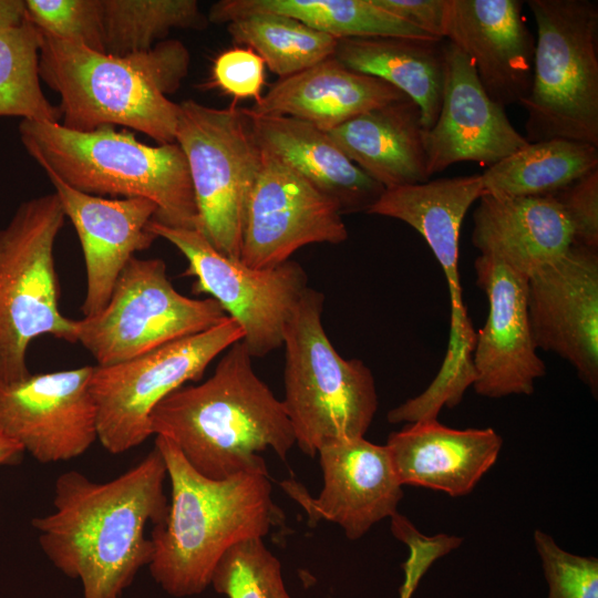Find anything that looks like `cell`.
I'll list each match as a JSON object with an SVG mask.
<instances>
[{
  "mask_svg": "<svg viewBox=\"0 0 598 598\" xmlns=\"http://www.w3.org/2000/svg\"><path fill=\"white\" fill-rule=\"evenodd\" d=\"M421 110L409 97L367 111L328 132L384 189L427 182Z\"/></svg>",
  "mask_w": 598,
  "mask_h": 598,
  "instance_id": "26",
  "label": "cell"
},
{
  "mask_svg": "<svg viewBox=\"0 0 598 598\" xmlns=\"http://www.w3.org/2000/svg\"><path fill=\"white\" fill-rule=\"evenodd\" d=\"M598 168V146L553 138L528 143L481 174L484 194L550 196Z\"/></svg>",
  "mask_w": 598,
  "mask_h": 598,
  "instance_id": "29",
  "label": "cell"
},
{
  "mask_svg": "<svg viewBox=\"0 0 598 598\" xmlns=\"http://www.w3.org/2000/svg\"><path fill=\"white\" fill-rule=\"evenodd\" d=\"M375 6L411 25L444 40L448 0H372Z\"/></svg>",
  "mask_w": 598,
  "mask_h": 598,
  "instance_id": "38",
  "label": "cell"
},
{
  "mask_svg": "<svg viewBox=\"0 0 598 598\" xmlns=\"http://www.w3.org/2000/svg\"><path fill=\"white\" fill-rule=\"evenodd\" d=\"M406 97L391 84L353 71L331 56L279 78L247 110L258 115L291 116L328 133L367 111Z\"/></svg>",
  "mask_w": 598,
  "mask_h": 598,
  "instance_id": "23",
  "label": "cell"
},
{
  "mask_svg": "<svg viewBox=\"0 0 598 598\" xmlns=\"http://www.w3.org/2000/svg\"><path fill=\"white\" fill-rule=\"evenodd\" d=\"M323 487L317 498L293 480L280 485L306 512L308 524L326 519L357 540L386 517L396 514L403 497L385 445L364 437L342 440L318 452Z\"/></svg>",
  "mask_w": 598,
  "mask_h": 598,
  "instance_id": "16",
  "label": "cell"
},
{
  "mask_svg": "<svg viewBox=\"0 0 598 598\" xmlns=\"http://www.w3.org/2000/svg\"><path fill=\"white\" fill-rule=\"evenodd\" d=\"M251 359L237 341L207 380L175 390L151 414L152 433L169 439L208 478L269 476L259 453L271 448L286 461L296 444L282 401L256 374Z\"/></svg>",
  "mask_w": 598,
  "mask_h": 598,
  "instance_id": "2",
  "label": "cell"
},
{
  "mask_svg": "<svg viewBox=\"0 0 598 598\" xmlns=\"http://www.w3.org/2000/svg\"><path fill=\"white\" fill-rule=\"evenodd\" d=\"M342 215L336 199L262 152L239 260L251 268L267 269L290 260L303 246L341 244L348 238Z\"/></svg>",
  "mask_w": 598,
  "mask_h": 598,
  "instance_id": "13",
  "label": "cell"
},
{
  "mask_svg": "<svg viewBox=\"0 0 598 598\" xmlns=\"http://www.w3.org/2000/svg\"><path fill=\"white\" fill-rule=\"evenodd\" d=\"M472 244L528 278L573 245L567 215L554 195L497 197L483 194L473 213Z\"/></svg>",
  "mask_w": 598,
  "mask_h": 598,
  "instance_id": "22",
  "label": "cell"
},
{
  "mask_svg": "<svg viewBox=\"0 0 598 598\" xmlns=\"http://www.w3.org/2000/svg\"><path fill=\"white\" fill-rule=\"evenodd\" d=\"M483 194L481 174L439 178L386 188L367 210L402 220L424 238L445 276L454 319L467 312L458 270L461 226Z\"/></svg>",
  "mask_w": 598,
  "mask_h": 598,
  "instance_id": "24",
  "label": "cell"
},
{
  "mask_svg": "<svg viewBox=\"0 0 598 598\" xmlns=\"http://www.w3.org/2000/svg\"><path fill=\"white\" fill-rule=\"evenodd\" d=\"M105 53L151 50L172 29L202 30L208 19L196 0H101Z\"/></svg>",
  "mask_w": 598,
  "mask_h": 598,
  "instance_id": "30",
  "label": "cell"
},
{
  "mask_svg": "<svg viewBox=\"0 0 598 598\" xmlns=\"http://www.w3.org/2000/svg\"><path fill=\"white\" fill-rule=\"evenodd\" d=\"M476 283L488 300V315L475 336L473 388L482 396L530 395L546 373L537 354L527 312V278L478 256Z\"/></svg>",
  "mask_w": 598,
  "mask_h": 598,
  "instance_id": "17",
  "label": "cell"
},
{
  "mask_svg": "<svg viewBox=\"0 0 598 598\" xmlns=\"http://www.w3.org/2000/svg\"><path fill=\"white\" fill-rule=\"evenodd\" d=\"M443 50L442 104L433 126L423 132L430 177L460 162L489 167L528 144L486 94L472 61L448 41Z\"/></svg>",
  "mask_w": 598,
  "mask_h": 598,
  "instance_id": "18",
  "label": "cell"
},
{
  "mask_svg": "<svg viewBox=\"0 0 598 598\" xmlns=\"http://www.w3.org/2000/svg\"><path fill=\"white\" fill-rule=\"evenodd\" d=\"M520 0H448L444 39L473 63L486 94L502 107L528 96L536 40Z\"/></svg>",
  "mask_w": 598,
  "mask_h": 598,
  "instance_id": "19",
  "label": "cell"
},
{
  "mask_svg": "<svg viewBox=\"0 0 598 598\" xmlns=\"http://www.w3.org/2000/svg\"><path fill=\"white\" fill-rule=\"evenodd\" d=\"M571 226L573 245L598 249V168L554 195Z\"/></svg>",
  "mask_w": 598,
  "mask_h": 598,
  "instance_id": "36",
  "label": "cell"
},
{
  "mask_svg": "<svg viewBox=\"0 0 598 598\" xmlns=\"http://www.w3.org/2000/svg\"><path fill=\"white\" fill-rule=\"evenodd\" d=\"M324 297L308 288L285 331V410L296 444L313 457L332 442L364 437L378 410L371 370L342 358L321 321Z\"/></svg>",
  "mask_w": 598,
  "mask_h": 598,
  "instance_id": "6",
  "label": "cell"
},
{
  "mask_svg": "<svg viewBox=\"0 0 598 598\" xmlns=\"http://www.w3.org/2000/svg\"><path fill=\"white\" fill-rule=\"evenodd\" d=\"M65 215L55 193L22 202L0 229V383L28 378L31 341L76 343V320L60 311L54 245Z\"/></svg>",
  "mask_w": 598,
  "mask_h": 598,
  "instance_id": "7",
  "label": "cell"
},
{
  "mask_svg": "<svg viewBox=\"0 0 598 598\" xmlns=\"http://www.w3.org/2000/svg\"><path fill=\"white\" fill-rule=\"evenodd\" d=\"M40 47L41 33L28 18L0 22V116L60 122L59 107L41 89Z\"/></svg>",
  "mask_w": 598,
  "mask_h": 598,
  "instance_id": "32",
  "label": "cell"
},
{
  "mask_svg": "<svg viewBox=\"0 0 598 598\" xmlns=\"http://www.w3.org/2000/svg\"><path fill=\"white\" fill-rule=\"evenodd\" d=\"M234 42L255 51L268 69L286 78L333 56L338 39L282 14L261 13L227 24Z\"/></svg>",
  "mask_w": 598,
  "mask_h": 598,
  "instance_id": "31",
  "label": "cell"
},
{
  "mask_svg": "<svg viewBox=\"0 0 598 598\" xmlns=\"http://www.w3.org/2000/svg\"><path fill=\"white\" fill-rule=\"evenodd\" d=\"M244 110L260 150L336 199L343 214L367 213L383 193L384 188L353 164L327 132L291 116Z\"/></svg>",
  "mask_w": 598,
  "mask_h": 598,
  "instance_id": "25",
  "label": "cell"
},
{
  "mask_svg": "<svg viewBox=\"0 0 598 598\" xmlns=\"http://www.w3.org/2000/svg\"><path fill=\"white\" fill-rule=\"evenodd\" d=\"M261 13L290 17L338 40L362 37L437 40L382 10L372 0H220L210 7L207 19L228 24Z\"/></svg>",
  "mask_w": 598,
  "mask_h": 598,
  "instance_id": "28",
  "label": "cell"
},
{
  "mask_svg": "<svg viewBox=\"0 0 598 598\" xmlns=\"http://www.w3.org/2000/svg\"><path fill=\"white\" fill-rule=\"evenodd\" d=\"M537 38L532 89L522 102L528 143L564 138L598 146V6L529 0Z\"/></svg>",
  "mask_w": 598,
  "mask_h": 598,
  "instance_id": "8",
  "label": "cell"
},
{
  "mask_svg": "<svg viewBox=\"0 0 598 598\" xmlns=\"http://www.w3.org/2000/svg\"><path fill=\"white\" fill-rule=\"evenodd\" d=\"M444 40L401 37L344 38L333 53L344 66L400 90L421 110L424 131L439 115L444 82Z\"/></svg>",
  "mask_w": 598,
  "mask_h": 598,
  "instance_id": "27",
  "label": "cell"
},
{
  "mask_svg": "<svg viewBox=\"0 0 598 598\" xmlns=\"http://www.w3.org/2000/svg\"><path fill=\"white\" fill-rule=\"evenodd\" d=\"M93 365L0 383V431L40 463L70 461L97 440Z\"/></svg>",
  "mask_w": 598,
  "mask_h": 598,
  "instance_id": "14",
  "label": "cell"
},
{
  "mask_svg": "<svg viewBox=\"0 0 598 598\" xmlns=\"http://www.w3.org/2000/svg\"><path fill=\"white\" fill-rule=\"evenodd\" d=\"M534 543L548 584L547 598H598V559L574 555L535 530Z\"/></svg>",
  "mask_w": 598,
  "mask_h": 598,
  "instance_id": "35",
  "label": "cell"
},
{
  "mask_svg": "<svg viewBox=\"0 0 598 598\" xmlns=\"http://www.w3.org/2000/svg\"><path fill=\"white\" fill-rule=\"evenodd\" d=\"M527 312L536 348L570 363L598 392V254L571 245L527 278Z\"/></svg>",
  "mask_w": 598,
  "mask_h": 598,
  "instance_id": "15",
  "label": "cell"
},
{
  "mask_svg": "<svg viewBox=\"0 0 598 598\" xmlns=\"http://www.w3.org/2000/svg\"><path fill=\"white\" fill-rule=\"evenodd\" d=\"M166 464L154 448L135 466L106 483L78 471L59 475L53 512L31 520L48 559L66 577L80 579L83 598H120L138 570L150 565L148 523L168 513Z\"/></svg>",
  "mask_w": 598,
  "mask_h": 598,
  "instance_id": "1",
  "label": "cell"
},
{
  "mask_svg": "<svg viewBox=\"0 0 598 598\" xmlns=\"http://www.w3.org/2000/svg\"><path fill=\"white\" fill-rule=\"evenodd\" d=\"M54 187L65 218L80 239L86 274V291L81 311L99 313L107 305L114 285L134 254L156 239L150 231L157 206L150 199L104 198L80 192L43 169Z\"/></svg>",
  "mask_w": 598,
  "mask_h": 598,
  "instance_id": "20",
  "label": "cell"
},
{
  "mask_svg": "<svg viewBox=\"0 0 598 598\" xmlns=\"http://www.w3.org/2000/svg\"><path fill=\"white\" fill-rule=\"evenodd\" d=\"M148 228L186 258L184 275L195 277L194 291L209 295L237 321L244 331L241 342L252 358L283 344L287 323L309 288L298 262L256 269L218 251L197 229L169 227L154 219Z\"/></svg>",
  "mask_w": 598,
  "mask_h": 598,
  "instance_id": "12",
  "label": "cell"
},
{
  "mask_svg": "<svg viewBox=\"0 0 598 598\" xmlns=\"http://www.w3.org/2000/svg\"><path fill=\"white\" fill-rule=\"evenodd\" d=\"M210 585L227 598H291L281 564L262 538L246 539L230 547L217 563Z\"/></svg>",
  "mask_w": 598,
  "mask_h": 598,
  "instance_id": "33",
  "label": "cell"
},
{
  "mask_svg": "<svg viewBox=\"0 0 598 598\" xmlns=\"http://www.w3.org/2000/svg\"><path fill=\"white\" fill-rule=\"evenodd\" d=\"M166 464L171 502L151 533L153 579L177 598L202 594L223 555L234 545L264 538L283 523L269 476L237 474L212 480L195 471L177 446L156 435Z\"/></svg>",
  "mask_w": 598,
  "mask_h": 598,
  "instance_id": "3",
  "label": "cell"
},
{
  "mask_svg": "<svg viewBox=\"0 0 598 598\" xmlns=\"http://www.w3.org/2000/svg\"><path fill=\"white\" fill-rule=\"evenodd\" d=\"M265 62L249 48H233L220 53L213 66L217 86L234 99L261 96L265 84Z\"/></svg>",
  "mask_w": 598,
  "mask_h": 598,
  "instance_id": "37",
  "label": "cell"
},
{
  "mask_svg": "<svg viewBox=\"0 0 598 598\" xmlns=\"http://www.w3.org/2000/svg\"><path fill=\"white\" fill-rule=\"evenodd\" d=\"M25 7L41 33L105 53L101 0H25Z\"/></svg>",
  "mask_w": 598,
  "mask_h": 598,
  "instance_id": "34",
  "label": "cell"
},
{
  "mask_svg": "<svg viewBox=\"0 0 598 598\" xmlns=\"http://www.w3.org/2000/svg\"><path fill=\"white\" fill-rule=\"evenodd\" d=\"M503 440L493 429L457 430L437 419L408 423L386 441L395 475L403 485L467 495L495 464Z\"/></svg>",
  "mask_w": 598,
  "mask_h": 598,
  "instance_id": "21",
  "label": "cell"
},
{
  "mask_svg": "<svg viewBox=\"0 0 598 598\" xmlns=\"http://www.w3.org/2000/svg\"><path fill=\"white\" fill-rule=\"evenodd\" d=\"M23 453L21 445L0 431V466L19 464Z\"/></svg>",
  "mask_w": 598,
  "mask_h": 598,
  "instance_id": "39",
  "label": "cell"
},
{
  "mask_svg": "<svg viewBox=\"0 0 598 598\" xmlns=\"http://www.w3.org/2000/svg\"><path fill=\"white\" fill-rule=\"evenodd\" d=\"M243 338L241 327L227 316L213 328L126 361L93 365L97 440L112 454L141 445L153 435L156 405L186 382L199 380L215 358Z\"/></svg>",
  "mask_w": 598,
  "mask_h": 598,
  "instance_id": "10",
  "label": "cell"
},
{
  "mask_svg": "<svg viewBox=\"0 0 598 598\" xmlns=\"http://www.w3.org/2000/svg\"><path fill=\"white\" fill-rule=\"evenodd\" d=\"M189 63L178 40L115 56L41 33L39 75L59 93L60 123L73 131L122 126L175 143L179 104L167 95L179 89Z\"/></svg>",
  "mask_w": 598,
  "mask_h": 598,
  "instance_id": "4",
  "label": "cell"
},
{
  "mask_svg": "<svg viewBox=\"0 0 598 598\" xmlns=\"http://www.w3.org/2000/svg\"><path fill=\"white\" fill-rule=\"evenodd\" d=\"M175 142L187 161L197 230L218 251L239 259L247 208L262 163L245 110L183 101Z\"/></svg>",
  "mask_w": 598,
  "mask_h": 598,
  "instance_id": "9",
  "label": "cell"
},
{
  "mask_svg": "<svg viewBox=\"0 0 598 598\" xmlns=\"http://www.w3.org/2000/svg\"><path fill=\"white\" fill-rule=\"evenodd\" d=\"M227 315L213 298L179 293L164 260L133 257L120 274L107 305L76 320V343L112 365L177 339L203 332Z\"/></svg>",
  "mask_w": 598,
  "mask_h": 598,
  "instance_id": "11",
  "label": "cell"
},
{
  "mask_svg": "<svg viewBox=\"0 0 598 598\" xmlns=\"http://www.w3.org/2000/svg\"><path fill=\"white\" fill-rule=\"evenodd\" d=\"M18 130L28 154L69 186L101 197L146 198L157 206L155 221L198 228L187 161L176 142L152 146L110 125L79 132L60 122L21 120Z\"/></svg>",
  "mask_w": 598,
  "mask_h": 598,
  "instance_id": "5",
  "label": "cell"
}]
</instances>
